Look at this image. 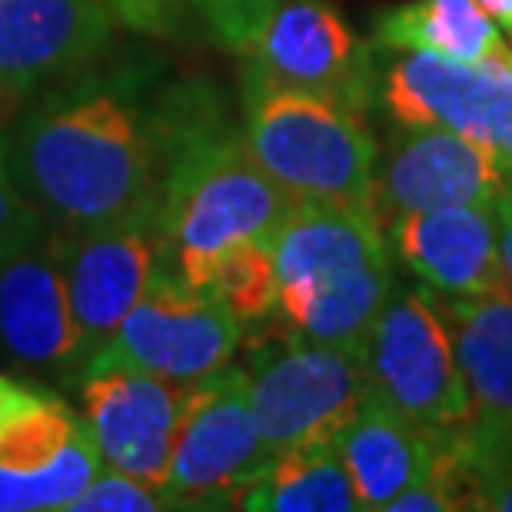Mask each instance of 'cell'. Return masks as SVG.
Returning a JSON list of instances; mask_svg holds the SVG:
<instances>
[{
	"label": "cell",
	"mask_w": 512,
	"mask_h": 512,
	"mask_svg": "<svg viewBox=\"0 0 512 512\" xmlns=\"http://www.w3.org/2000/svg\"><path fill=\"white\" fill-rule=\"evenodd\" d=\"M190 4L200 10L223 44L243 54L266 17L280 7V0H190Z\"/></svg>",
	"instance_id": "484cf974"
},
{
	"label": "cell",
	"mask_w": 512,
	"mask_h": 512,
	"mask_svg": "<svg viewBox=\"0 0 512 512\" xmlns=\"http://www.w3.org/2000/svg\"><path fill=\"white\" fill-rule=\"evenodd\" d=\"M270 243L280 276L276 316L286 333L363 350L396 290L380 217L336 203H293Z\"/></svg>",
	"instance_id": "3957f363"
},
{
	"label": "cell",
	"mask_w": 512,
	"mask_h": 512,
	"mask_svg": "<svg viewBox=\"0 0 512 512\" xmlns=\"http://www.w3.org/2000/svg\"><path fill=\"white\" fill-rule=\"evenodd\" d=\"M370 396L409 419L429 439L473 426L453 336L429 290H393L363 343Z\"/></svg>",
	"instance_id": "5b68a950"
},
{
	"label": "cell",
	"mask_w": 512,
	"mask_h": 512,
	"mask_svg": "<svg viewBox=\"0 0 512 512\" xmlns=\"http://www.w3.org/2000/svg\"><path fill=\"white\" fill-rule=\"evenodd\" d=\"M117 24L104 0H0V94L30 97L90 67Z\"/></svg>",
	"instance_id": "2e32d148"
},
{
	"label": "cell",
	"mask_w": 512,
	"mask_h": 512,
	"mask_svg": "<svg viewBox=\"0 0 512 512\" xmlns=\"http://www.w3.org/2000/svg\"><path fill=\"white\" fill-rule=\"evenodd\" d=\"M509 173L476 140L446 127H403L389 133L376 160V217L436 207H496Z\"/></svg>",
	"instance_id": "5bb4252c"
},
{
	"label": "cell",
	"mask_w": 512,
	"mask_h": 512,
	"mask_svg": "<svg viewBox=\"0 0 512 512\" xmlns=\"http://www.w3.org/2000/svg\"><path fill=\"white\" fill-rule=\"evenodd\" d=\"M77 393L104 466L163 496L187 386L140 370H97L80 380Z\"/></svg>",
	"instance_id": "9a60e30c"
},
{
	"label": "cell",
	"mask_w": 512,
	"mask_h": 512,
	"mask_svg": "<svg viewBox=\"0 0 512 512\" xmlns=\"http://www.w3.org/2000/svg\"><path fill=\"white\" fill-rule=\"evenodd\" d=\"M173 90L143 57H100L30 94L7 130L30 200L74 233L153 210L170 157Z\"/></svg>",
	"instance_id": "6da1fadb"
},
{
	"label": "cell",
	"mask_w": 512,
	"mask_h": 512,
	"mask_svg": "<svg viewBox=\"0 0 512 512\" xmlns=\"http://www.w3.org/2000/svg\"><path fill=\"white\" fill-rule=\"evenodd\" d=\"M207 290L233 313L240 326L263 323L280 306V276H276L273 243L243 240L220 256Z\"/></svg>",
	"instance_id": "7402d4cb"
},
{
	"label": "cell",
	"mask_w": 512,
	"mask_h": 512,
	"mask_svg": "<svg viewBox=\"0 0 512 512\" xmlns=\"http://www.w3.org/2000/svg\"><path fill=\"white\" fill-rule=\"evenodd\" d=\"M476 4L483 7L499 27H506L512 37V0H476Z\"/></svg>",
	"instance_id": "f546056e"
},
{
	"label": "cell",
	"mask_w": 512,
	"mask_h": 512,
	"mask_svg": "<svg viewBox=\"0 0 512 512\" xmlns=\"http://www.w3.org/2000/svg\"><path fill=\"white\" fill-rule=\"evenodd\" d=\"M346 473L366 512H386L403 489L426 473L433 439L376 396H366L340 433L333 436Z\"/></svg>",
	"instance_id": "d6986e66"
},
{
	"label": "cell",
	"mask_w": 512,
	"mask_h": 512,
	"mask_svg": "<svg viewBox=\"0 0 512 512\" xmlns=\"http://www.w3.org/2000/svg\"><path fill=\"white\" fill-rule=\"evenodd\" d=\"M496 217H499V266H503V286L512 296V177L503 197L496 200Z\"/></svg>",
	"instance_id": "83f0119b"
},
{
	"label": "cell",
	"mask_w": 512,
	"mask_h": 512,
	"mask_svg": "<svg viewBox=\"0 0 512 512\" xmlns=\"http://www.w3.org/2000/svg\"><path fill=\"white\" fill-rule=\"evenodd\" d=\"M243 57V84L306 90L363 117L376 104L373 50L323 0H280Z\"/></svg>",
	"instance_id": "30bf717a"
},
{
	"label": "cell",
	"mask_w": 512,
	"mask_h": 512,
	"mask_svg": "<svg viewBox=\"0 0 512 512\" xmlns=\"http://www.w3.org/2000/svg\"><path fill=\"white\" fill-rule=\"evenodd\" d=\"M37 386H27V383H17L10 380V376L0 373V423H4L7 416H14L20 406L27 403L30 396H34Z\"/></svg>",
	"instance_id": "f1b7e54d"
},
{
	"label": "cell",
	"mask_w": 512,
	"mask_h": 512,
	"mask_svg": "<svg viewBox=\"0 0 512 512\" xmlns=\"http://www.w3.org/2000/svg\"><path fill=\"white\" fill-rule=\"evenodd\" d=\"M396 256L429 290L446 296L506 293L496 207H436L386 223Z\"/></svg>",
	"instance_id": "e0dca14e"
},
{
	"label": "cell",
	"mask_w": 512,
	"mask_h": 512,
	"mask_svg": "<svg viewBox=\"0 0 512 512\" xmlns=\"http://www.w3.org/2000/svg\"><path fill=\"white\" fill-rule=\"evenodd\" d=\"M0 350L17 370L77 389L90 356L70 306L57 233L0 260Z\"/></svg>",
	"instance_id": "8fae6325"
},
{
	"label": "cell",
	"mask_w": 512,
	"mask_h": 512,
	"mask_svg": "<svg viewBox=\"0 0 512 512\" xmlns=\"http://www.w3.org/2000/svg\"><path fill=\"white\" fill-rule=\"evenodd\" d=\"M376 47L483 60L503 50L496 20L476 0H406L376 17Z\"/></svg>",
	"instance_id": "44dd1931"
},
{
	"label": "cell",
	"mask_w": 512,
	"mask_h": 512,
	"mask_svg": "<svg viewBox=\"0 0 512 512\" xmlns=\"http://www.w3.org/2000/svg\"><path fill=\"white\" fill-rule=\"evenodd\" d=\"M293 200L276 187L223 120L217 100L193 87L173 90L170 157L160 183L157 220L170 270L207 290L213 266L243 240H273Z\"/></svg>",
	"instance_id": "7a4b0ae2"
},
{
	"label": "cell",
	"mask_w": 512,
	"mask_h": 512,
	"mask_svg": "<svg viewBox=\"0 0 512 512\" xmlns=\"http://www.w3.org/2000/svg\"><path fill=\"white\" fill-rule=\"evenodd\" d=\"M243 140L293 203L376 213V150L366 117L306 90L243 84Z\"/></svg>",
	"instance_id": "277c9868"
},
{
	"label": "cell",
	"mask_w": 512,
	"mask_h": 512,
	"mask_svg": "<svg viewBox=\"0 0 512 512\" xmlns=\"http://www.w3.org/2000/svg\"><path fill=\"white\" fill-rule=\"evenodd\" d=\"M250 512H360L363 503L333 439L270 459L237 499Z\"/></svg>",
	"instance_id": "ffe728a7"
},
{
	"label": "cell",
	"mask_w": 512,
	"mask_h": 512,
	"mask_svg": "<svg viewBox=\"0 0 512 512\" xmlns=\"http://www.w3.org/2000/svg\"><path fill=\"white\" fill-rule=\"evenodd\" d=\"M247 373L266 459L333 439L370 396L356 346L286 336V343L256 356Z\"/></svg>",
	"instance_id": "8992f818"
},
{
	"label": "cell",
	"mask_w": 512,
	"mask_h": 512,
	"mask_svg": "<svg viewBox=\"0 0 512 512\" xmlns=\"http://www.w3.org/2000/svg\"><path fill=\"white\" fill-rule=\"evenodd\" d=\"M167 509L163 496L147 483L120 473L114 466H100L90 486L80 493L67 512H157Z\"/></svg>",
	"instance_id": "d4e9b609"
},
{
	"label": "cell",
	"mask_w": 512,
	"mask_h": 512,
	"mask_svg": "<svg viewBox=\"0 0 512 512\" xmlns=\"http://www.w3.org/2000/svg\"><path fill=\"white\" fill-rule=\"evenodd\" d=\"M47 233L44 213L30 200V193L14 167L7 130H0V260L30 247Z\"/></svg>",
	"instance_id": "cb8c5ba5"
},
{
	"label": "cell",
	"mask_w": 512,
	"mask_h": 512,
	"mask_svg": "<svg viewBox=\"0 0 512 512\" xmlns=\"http://www.w3.org/2000/svg\"><path fill=\"white\" fill-rule=\"evenodd\" d=\"M383 104L403 127H446L476 140L512 177V50L449 60L403 50L383 80Z\"/></svg>",
	"instance_id": "9c48e42d"
},
{
	"label": "cell",
	"mask_w": 512,
	"mask_h": 512,
	"mask_svg": "<svg viewBox=\"0 0 512 512\" xmlns=\"http://www.w3.org/2000/svg\"><path fill=\"white\" fill-rule=\"evenodd\" d=\"M473 469L476 509L483 512H512V443L486 429L473 426L456 436Z\"/></svg>",
	"instance_id": "603a6c76"
},
{
	"label": "cell",
	"mask_w": 512,
	"mask_h": 512,
	"mask_svg": "<svg viewBox=\"0 0 512 512\" xmlns=\"http://www.w3.org/2000/svg\"><path fill=\"white\" fill-rule=\"evenodd\" d=\"M240 330L243 326L210 290L163 270L87 363V373L140 370L193 386L230 366L240 346Z\"/></svg>",
	"instance_id": "52a82bcc"
},
{
	"label": "cell",
	"mask_w": 512,
	"mask_h": 512,
	"mask_svg": "<svg viewBox=\"0 0 512 512\" xmlns=\"http://www.w3.org/2000/svg\"><path fill=\"white\" fill-rule=\"evenodd\" d=\"M429 296L453 336L476 426L512 443V296Z\"/></svg>",
	"instance_id": "ac0fdd59"
},
{
	"label": "cell",
	"mask_w": 512,
	"mask_h": 512,
	"mask_svg": "<svg viewBox=\"0 0 512 512\" xmlns=\"http://www.w3.org/2000/svg\"><path fill=\"white\" fill-rule=\"evenodd\" d=\"M114 17L140 34H167L177 17V0H104Z\"/></svg>",
	"instance_id": "4316f807"
},
{
	"label": "cell",
	"mask_w": 512,
	"mask_h": 512,
	"mask_svg": "<svg viewBox=\"0 0 512 512\" xmlns=\"http://www.w3.org/2000/svg\"><path fill=\"white\" fill-rule=\"evenodd\" d=\"M104 459L87 419L57 396H34L0 423V512H67Z\"/></svg>",
	"instance_id": "7c38bea8"
},
{
	"label": "cell",
	"mask_w": 512,
	"mask_h": 512,
	"mask_svg": "<svg viewBox=\"0 0 512 512\" xmlns=\"http://www.w3.org/2000/svg\"><path fill=\"white\" fill-rule=\"evenodd\" d=\"M270 459L263 453L250 403V373L223 366L207 380L187 386L163 506L227 509L237 506Z\"/></svg>",
	"instance_id": "ba28073f"
},
{
	"label": "cell",
	"mask_w": 512,
	"mask_h": 512,
	"mask_svg": "<svg viewBox=\"0 0 512 512\" xmlns=\"http://www.w3.org/2000/svg\"><path fill=\"white\" fill-rule=\"evenodd\" d=\"M57 240L74 320L94 360L150 283L170 270L157 207L104 227L57 233Z\"/></svg>",
	"instance_id": "4fadbf2b"
}]
</instances>
